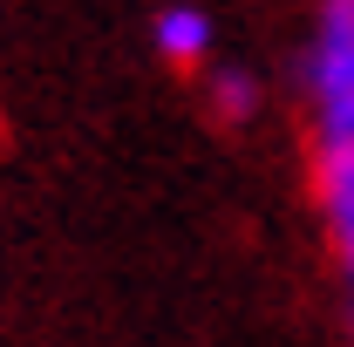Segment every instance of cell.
I'll return each mask as SVG.
<instances>
[{"label": "cell", "instance_id": "obj_1", "mask_svg": "<svg viewBox=\"0 0 354 347\" xmlns=\"http://www.w3.org/2000/svg\"><path fill=\"white\" fill-rule=\"evenodd\" d=\"M300 88H307L320 143L354 136V0H327L313 21V41L300 55Z\"/></svg>", "mask_w": 354, "mask_h": 347}, {"label": "cell", "instance_id": "obj_2", "mask_svg": "<svg viewBox=\"0 0 354 347\" xmlns=\"http://www.w3.org/2000/svg\"><path fill=\"white\" fill-rule=\"evenodd\" d=\"M313 198H320L334 259H341L348 293H354V136L348 143H320V157H313Z\"/></svg>", "mask_w": 354, "mask_h": 347}, {"label": "cell", "instance_id": "obj_3", "mask_svg": "<svg viewBox=\"0 0 354 347\" xmlns=\"http://www.w3.org/2000/svg\"><path fill=\"white\" fill-rule=\"evenodd\" d=\"M150 41H157L164 62L198 68V62L212 55V14H205V7H164V14L150 21Z\"/></svg>", "mask_w": 354, "mask_h": 347}, {"label": "cell", "instance_id": "obj_4", "mask_svg": "<svg viewBox=\"0 0 354 347\" xmlns=\"http://www.w3.org/2000/svg\"><path fill=\"white\" fill-rule=\"evenodd\" d=\"M212 102H218L225 123H245V116L259 109V88H252L245 68H218V75H212Z\"/></svg>", "mask_w": 354, "mask_h": 347}]
</instances>
